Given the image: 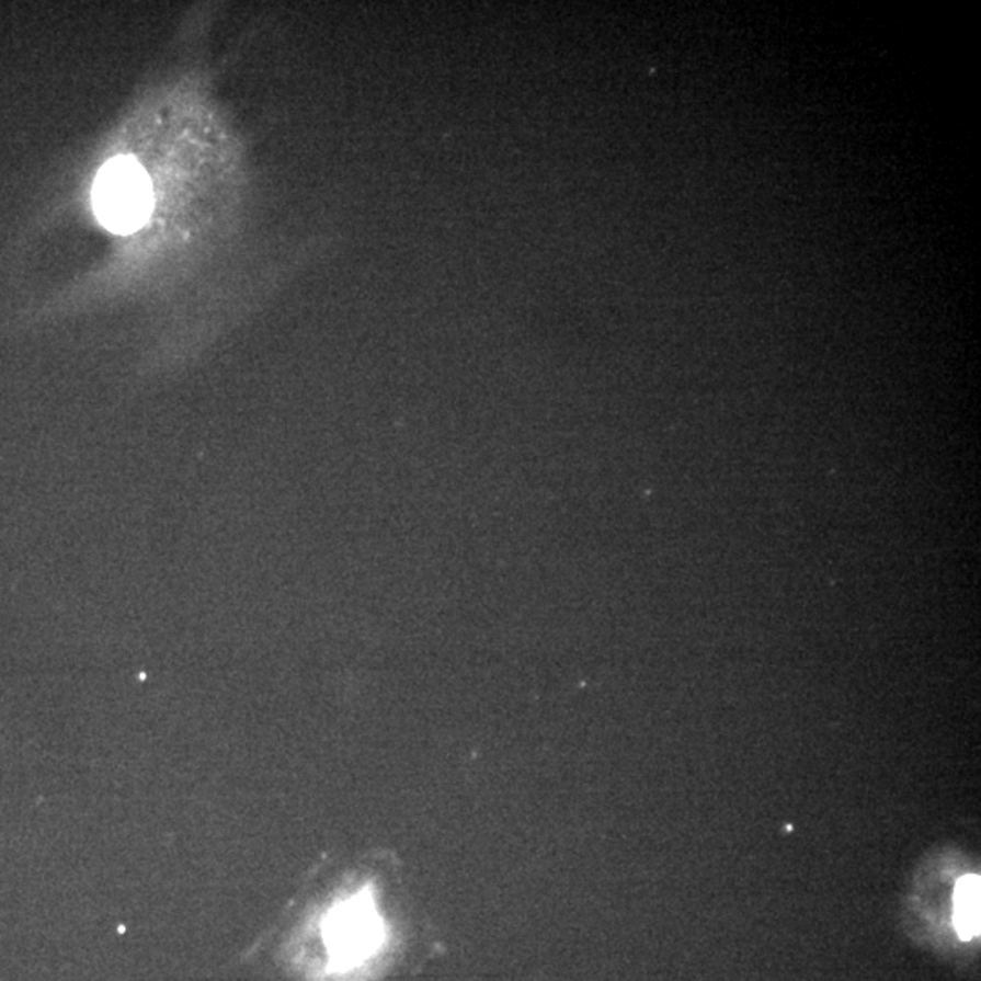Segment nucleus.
Segmentation results:
<instances>
[{
  "label": "nucleus",
  "mask_w": 981,
  "mask_h": 981,
  "mask_svg": "<svg viewBox=\"0 0 981 981\" xmlns=\"http://www.w3.org/2000/svg\"><path fill=\"white\" fill-rule=\"evenodd\" d=\"M322 942L328 971L334 974L356 971L378 955L386 942V925L372 887L345 898L329 911L322 922Z\"/></svg>",
  "instance_id": "nucleus-1"
},
{
  "label": "nucleus",
  "mask_w": 981,
  "mask_h": 981,
  "mask_svg": "<svg viewBox=\"0 0 981 981\" xmlns=\"http://www.w3.org/2000/svg\"><path fill=\"white\" fill-rule=\"evenodd\" d=\"M93 206L99 220L113 233L137 231L153 206L148 173L132 157L113 159L96 175Z\"/></svg>",
  "instance_id": "nucleus-2"
},
{
  "label": "nucleus",
  "mask_w": 981,
  "mask_h": 981,
  "mask_svg": "<svg viewBox=\"0 0 981 981\" xmlns=\"http://www.w3.org/2000/svg\"><path fill=\"white\" fill-rule=\"evenodd\" d=\"M980 876H966L956 886L955 927L967 942L980 934Z\"/></svg>",
  "instance_id": "nucleus-3"
}]
</instances>
